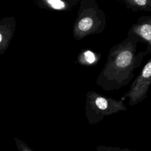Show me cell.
Masks as SVG:
<instances>
[{
  "instance_id": "9c48e42d",
  "label": "cell",
  "mask_w": 151,
  "mask_h": 151,
  "mask_svg": "<svg viewBox=\"0 0 151 151\" xmlns=\"http://www.w3.org/2000/svg\"><path fill=\"white\" fill-rule=\"evenodd\" d=\"M2 35L0 34V42L1 41V40H2Z\"/></svg>"
},
{
  "instance_id": "7a4b0ae2",
  "label": "cell",
  "mask_w": 151,
  "mask_h": 151,
  "mask_svg": "<svg viewBox=\"0 0 151 151\" xmlns=\"http://www.w3.org/2000/svg\"><path fill=\"white\" fill-rule=\"evenodd\" d=\"M74 23L73 34L80 41L85 37L99 34L106 28V15L96 0H80Z\"/></svg>"
},
{
  "instance_id": "ba28073f",
  "label": "cell",
  "mask_w": 151,
  "mask_h": 151,
  "mask_svg": "<svg viewBox=\"0 0 151 151\" xmlns=\"http://www.w3.org/2000/svg\"><path fill=\"white\" fill-rule=\"evenodd\" d=\"M17 147L19 151H32L28 147L25 146L24 143L20 141H17Z\"/></svg>"
},
{
  "instance_id": "52a82bcc",
  "label": "cell",
  "mask_w": 151,
  "mask_h": 151,
  "mask_svg": "<svg viewBox=\"0 0 151 151\" xmlns=\"http://www.w3.org/2000/svg\"><path fill=\"white\" fill-rule=\"evenodd\" d=\"M124 7L132 11H149L151 12V0H121Z\"/></svg>"
},
{
  "instance_id": "277c9868",
  "label": "cell",
  "mask_w": 151,
  "mask_h": 151,
  "mask_svg": "<svg viewBox=\"0 0 151 151\" xmlns=\"http://www.w3.org/2000/svg\"><path fill=\"white\" fill-rule=\"evenodd\" d=\"M151 85V58L148 60L138 76L131 84L129 90L122 97L121 100L129 98L127 104L137 105L147 97V92Z\"/></svg>"
},
{
  "instance_id": "5b68a950",
  "label": "cell",
  "mask_w": 151,
  "mask_h": 151,
  "mask_svg": "<svg viewBox=\"0 0 151 151\" xmlns=\"http://www.w3.org/2000/svg\"><path fill=\"white\" fill-rule=\"evenodd\" d=\"M127 34L137 36L140 42L146 44L145 50L148 54H151V16L143 15L140 17L131 26Z\"/></svg>"
},
{
  "instance_id": "3957f363",
  "label": "cell",
  "mask_w": 151,
  "mask_h": 151,
  "mask_svg": "<svg viewBox=\"0 0 151 151\" xmlns=\"http://www.w3.org/2000/svg\"><path fill=\"white\" fill-rule=\"evenodd\" d=\"M86 96V116L90 124L98 123L106 116L127 110L121 100L107 97L94 91H88Z\"/></svg>"
},
{
  "instance_id": "8992f818",
  "label": "cell",
  "mask_w": 151,
  "mask_h": 151,
  "mask_svg": "<svg viewBox=\"0 0 151 151\" xmlns=\"http://www.w3.org/2000/svg\"><path fill=\"white\" fill-rule=\"evenodd\" d=\"M100 58L101 55L99 53L88 49H83L78 54L77 61L83 66H94L99 63Z\"/></svg>"
},
{
  "instance_id": "6da1fadb",
  "label": "cell",
  "mask_w": 151,
  "mask_h": 151,
  "mask_svg": "<svg viewBox=\"0 0 151 151\" xmlns=\"http://www.w3.org/2000/svg\"><path fill=\"white\" fill-rule=\"evenodd\" d=\"M139 38L127 34L122 41L109 51L103 68L97 76V85L104 91H113L126 86L133 78L134 71L139 68L147 51H137Z\"/></svg>"
}]
</instances>
